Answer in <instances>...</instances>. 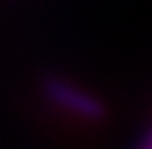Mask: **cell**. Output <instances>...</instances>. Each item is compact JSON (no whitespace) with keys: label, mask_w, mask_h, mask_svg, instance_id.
I'll list each match as a JSON object with an SVG mask.
<instances>
[{"label":"cell","mask_w":152,"mask_h":149,"mask_svg":"<svg viewBox=\"0 0 152 149\" xmlns=\"http://www.w3.org/2000/svg\"><path fill=\"white\" fill-rule=\"evenodd\" d=\"M43 91L49 103L56 107L65 109L67 114L76 118H85V120H99L105 116V105L92 93L78 89L76 85L67 82L61 78H47L43 85Z\"/></svg>","instance_id":"6da1fadb"},{"label":"cell","mask_w":152,"mask_h":149,"mask_svg":"<svg viewBox=\"0 0 152 149\" xmlns=\"http://www.w3.org/2000/svg\"><path fill=\"white\" fill-rule=\"evenodd\" d=\"M141 149H152V134H150V136L145 138V142L141 145Z\"/></svg>","instance_id":"7a4b0ae2"}]
</instances>
